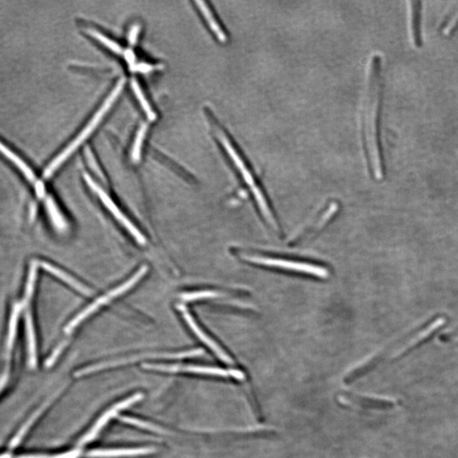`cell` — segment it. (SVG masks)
<instances>
[{"mask_svg": "<svg viewBox=\"0 0 458 458\" xmlns=\"http://www.w3.org/2000/svg\"><path fill=\"white\" fill-rule=\"evenodd\" d=\"M381 57L373 55L369 66L368 90L362 111V138L366 159L374 177L383 178L385 158L381 142Z\"/></svg>", "mask_w": 458, "mask_h": 458, "instance_id": "6da1fadb", "label": "cell"}, {"mask_svg": "<svg viewBox=\"0 0 458 458\" xmlns=\"http://www.w3.org/2000/svg\"><path fill=\"white\" fill-rule=\"evenodd\" d=\"M213 130L215 131V134H216L217 141L220 143L222 148H224L230 161L232 162L235 169L241 173L243 180L250 187V191H252L255 199H256L262 213H264L265 217L268 219L271 224L274 226L276 224V222L273 220L272 213H271L268 204H266L264 194L257 185L256 179H255L252 169H250L245 155L243 154L242 150L241 151L238 148L237 145H235L232 139L230 138L222 127L218 125H214L213 123Z\"/></svg>", "mask_w": 458, "mask_h": 458, "instance_id": "7a4b0ae2", "label": "cell"}, {"mask_svg": "<svg viewBox=\"0 0 458 458\" xmlns=\"http://www.w3.org/2000/svg\"><path fill=\"white\" fill-rule=\"evenodd\" d=\"M124 83L125 79H122L121 81H119L117 86L115 87L113 91L111 92L108 98H107L106 101L103 102L101 108H99L97 113H95L94 117L90 122L89 124L86 126L85 129H83L80 134H79L78 136L76 138L74 141L71 142L53 162L50 163V166L47 167L45 173H43V176H45V178H50L52 175L55 173V171H57L59 167L70 157V155L73 154L74 151L90 137V135L92 133L94 132L99 123H101L103 117H105L106 114L108 113L110 107L113 106L115 99H117L119 95L122 93L123 87H124Z\"/></svg>", "mask_w": 458, "mask_h": 458, "instance_id": "3957f363", "label": "cell"}, {"mask_svg": "<svg viewBox=\"0 0 458 458\" xmlns=\"http://www.w3.org/2000/svg\"><path fill=\"white\" fill-rule=\"evenodd\" d=\"M204 352L201 349L191 350L188 352H183L178 353H145L141 354V355L133 356L126 358H122V359L101 362V364H95L93 366H87L86 368H83L75 373V377H81L87 375L94 372H97L99 370L106 369L108 368H113V366H117L118 365L129 364V362H134L138 360L143 359V358H149V357H169V358H183V357H197L201 355Z\"/></svg>", "mask_w": 458, "mask_h": 458, "instance_id": "277c9868", "label": "cell"}, {"mask_svg": "<svg viewBox=\"0 0 458 458\" xmlns=\"http://www.w3.org/2000/svg\"><path fill=\"white\" fill-rule=\"evenodd\" d=\"M245 260L253 264L272 266V268L282 269L286 270L296 271V272L313 275L320 278H326L329 273L327 269L321 266H313L312 264H304V262H298L292 261L281 260V259H273L262 257H245Z\"/></svg>", "mask_w": 458, "mask_h": 458, "instance_id": "5b68a950", "label": "cell"}, {"mask_svg": "<svg viewBox=\"0 0 458 458\" xmlns=\"http://www.w3.org/2000/svg\"><path fill=\"white\" fill-rule=\"evenodd\" d=\"M143 368L158 370V371L164 372H189L200 374H206V375L220 376V377H233L241 380L243 374L237 370H225L218 368H212V366H201L193 365H162V364H143Z\"/></svg>", "mask_w": 458, "mask_h": 458, "instance_id": "8992f818", "label": "cell"}, {"mask_svg": "<svg viewBox=\"0 0 458 458\" xmlns=\"http://www.w3.org/2000/svg\"><path fill=\"white\" fill-rule=\"evenodd\" d=\"M85 179L90 188L99 195V197L101 198V200L107 208L110 210V212L114 215L115 217L117 218L127 230L129 231V233L133 235L135 240H136L139 244L145 245L146 242L145 237H143V234L135 228L132 222H131L129 219L122 214L121 210L117 208V206L115 205V203L110 200L108 194H107L101 187L97 185L89 175L85 174Z\"/></svg>", "mask_w": 458, "mask_h": 458, "instance_id": "52a82bcc", "label": "cell"}, {"mask_svg": "<svg viewBox=\"0 0 458 458\" xmlns=\"http://www.w3.org/2000/svg\"><path fill=\"white\" fill-rule=\"evenodd\" d=\"M143 395L141 393H138L136 395L127 398V399L115 405L113 408H111L106 413L103 414V416L99 418V420L93 426L89 432L86 434L85 436L82 438L80 441H79V445H85L87 443H90V441H93L95 437L97 436L98 434L101 432V430L103 428L111 418L117 416L119 413L122 411L130 406L136 403V402L143 399Z\"/></svg>", "mask_w": 458, "mask_h": 458, "instance_id": "ba28073f", "label": "cell"}, {"mask_svg": "<svg viewBox=\"0 0 458 458\" xmlns=\"http://www.w3.org/2000/svg\"><path fill=\"white\" fill-rule=\"evenodd\" d=\"M178 308L181 310L183 316L185 317L186 322H188L190 329L193 330L194 333L196 334V336L200 338L203 343L206 344L210 350H213V352L216 353V355L220 358L221 360L227 362V364H232V360H231V358L227 355L224 350H222L220 346L216 343V342L213 341L212 338H210L209 336H207L206 334L202 331V330L200 329V327L196 324V322H194L193 317H191L190 314L188 313V310H186L185 306L178 305Z\"/></svg>", "mask_w": 458, "mask_h": 458, "instance_id": "9c48e42d", "label": "cell"}, {"mask_svg": "<svg viewBox=\"0 0 458 458\" xmlns=\"http://www.w3.org/2000/svg\"><path fill=\"white\" fill-rule=\"evenodd\" d=\"M157 452L155 448L133 449L94 450L86 454L87 458H115L148 455Z\"/></svg>", "mask_w": 458, "mask_h": 458, "instance_id": "30bf717a", "label": "cell"}, {"mask_svg": "<svg viewBox=\"0 0 458 458\" xmlns=\"http://www.w3.org/2000/svg\"><path fill=\"white\" fill-rule=\"evenodd\" d=\"M410 5H411V27L413 43L417 48H422L424 45L423 31H422L423 2L420 1V0H412Z\"/></svg>", "mask_w": 458, "mask_h": 458, "instance_id": "8fae6325", "label": "cell"}, {"mask_svg": "<svg viewBox=\"0 0 458 458\" xmlns=\"http://www.w3.org/2000/svg\"><path fill=\"white\" fill-rule=\"evenodd\" d=\"M195 3H196L198 9L201 10L203 17H204L207 24H208L210 29L213 31V33L216 36L219 42L222 43H227L229 41L228 35H227L224 29L219 24L213 11L210 10L206 3L199 0V1H195Z\"/></svg>", "mask_w": 458, "mask_h": 458, "instance_id": "7c38bea8", "label": "cell"}, {"mask_svg": "<svg viewBox=\"0 0 458 458\" xmlns=\"http://www.w3.org/2000/svg\"><path fill=\"white\" fill-rule=\"evenodd\" d=\"M38 264L41 265L43 269H45L50 273L55 275V276L59 278V280L66 282V284L73 287L75 289L78 290L79 292L85 294V296H92V294H93V292H91L90 289H87V287L83 286L80 282L75 280L73 277H71L70 275L63 272L61 269L55 268V266L47 264L45 262H39Z\"/></svg>", "mask_w": 458, "mask_h": 458, "instance_id": "4fadbf2b", "label": "cell"}, {"mask_svg": "<svg viewBox=\"0 0 458 458\" xmlns=\"http://www.w3.org/2000/svg\"><path fill=\"white\" fill-rule=\"evenodd\" d=\"M110 301V299L108 296H102L99 298L97 301H95L93 304L87 306V308L83 310L81 313H79L74 320H71L69 325L66 327L65 332L67 334L71 333L73 330L77 327L80 322L85 320L86 317L93 314L95 310H98L101 306L105 305Z\"/></svg>", "mask_w": 458, "mask_h": 458, "instance_id": "5bb4252c", "label": "cell"}, {"mask_svg": "<svg viewBox=\"0 0 458 458\" xmlns=\"http://www.w3.org/2000/svg\"><path fill=\"white\" fill-rule=\"evenodd\" d=\"M26 330L27 345H29V364L34 368L37 364V350H36V336L33 317H31L29 310H27L26 313Z\"/></svg>", "mask_w": 458, "mask_h": 458, "instance_id": "9a60e30c", "label": "cell"}, {"mask_svg": "<svg viewBox=\"0 0 458 458\" xmlns=\"http://www.w3.org/2000/svg\"><path fill=\"white\" fill-rule=\"evenodd\" d=\"M0 153L5 155L7 159H9L10 162H13L14 164L17 166L20 170L22 171V173L25 175L26 178L29 179L30 182H35L36 177L30 167L27 166L26 163L22 160L21 158L17 157V155H15L14 152H12L9 148H7L5 145H3L1 142H0Z\"/></svg>", "mask_w": 458, "mask_h": 458, "instance_id": "2e32d148", "label": "cell"}, {"mask_svg": "<svg viewBox=\"0 0 458 458\" xmlns=\"http://www.w3.org/2000/svg\"><path fill=\"white\" fill-rule=\"evenodd\" d=\"M148 271V266H143L141 269L138 271V273L134 275L133 278H131L130 280L124 284L122 285L118 288L111 290V292L107 294L111 300V299L121 296L123 293H125L127 290L132 288V287L136 284V282L141 280V278L147 273Z\"/></svg>", "mask_w": 458, "mask_h": 458, "instance_id": "e0dca14e", "label": "cell"}, {"mask_svg": "<svg viewBox=\"0 0 458 458\" xmlns=\"http://www.w3.org/2000/svg\"><path fill=\"white\" fill-rule=\"evenodd\" d=\"M21 310L22 305L15 304L14 306L13 310H12L10 320L9 332H8L7 337V350H9V352L14 344L15 333H17V329L18 318L20 313H21Z\"/></svg>", "mask_w": 458, "mask_h": 458, "instance_id": "ac0fdd59", "label": "cell"}, {"mask_svg": "<svg viewBox=\"0 0 458 458\" xmlns=\"http://www.w3.org/2000/svg\"><path fill=\"white\" fill-rule=\"evenodd\" d=\"M46 208L54 225L58 229H65L66 222L64 221L61 213L59 212L57 204L51 197L46 199Z\"/></svg>", "mask_w": 458, "mask_h": 458, "instance_id": "d6986e66", "label": "cell"}, {"mask_svg": "<svg viewBox=\"0 0 458 458\" xmlns=\"http://www.w3.org/2000/svg\"><path fill=\"white\" fill-rule=\"evenodd\" d=\"M132 87L135 95H136L139 103H141V105L143 107V110H145V113L147 114V117H148L150 121L155 120V118H157V115H155L154 110L151 109V106H150L148 101H147V99L145 97V94H143L141 87H139L136 79H133Z\"/></svg>", "mask_w": 458, "mask_h": 458, "instance_id": "ffe728a7", "label": "cell"}, {"mask_svg": "<svg viewBox=\"0 0 458 458\" xmlns=\"http://www.w3.org/2000/svg\"><path fill=\"white\" fill-rule=\"evenodd\" d=\"M147 130H148V125H147L146 123H143L141 127V129L138 131L136 138H135L132 150V160L135 163L141 161L143 142V139H145Z\"/></svg>", "mask_w": 458, "mask_h": 458, "instance_id": "44dd1931", "label": "cell"}, {"mask_svg": "<svg viewBox=\"0 0 458 458\" xmlns=\"http://www.w3.org/2000/svg\"><path fill=\"white\" fill-rule=\"evenodd\" d=\"M87 33H89V34L92 36V37L96 39V41H98L99 43H101L102 45L108 48V49L110 50L111 51H113L114 53L117 55L122 54L123 52L122 48L120 45H119L118 43L114 42L113 41H111V39H110L109 38L106 37L105 35L99 33L98 31L90 29L87 30Z\"/></svg>", "mask_w": 458, "mask_h": 458, "instance_id": "7402d4cb", "label": "cell"}, {"mask_svg": "<svg viewBox=\"0 0 458 458\" xmlns=\"http://www.w3.org/2000/svg\"><path fill=\"white\" fill-rule=\"evenodd\" d=\"M120 420L122 422H124V423L137 426V427L150 430V431L157 433H166L165 430L158 427V426H155L150 423H145V422L136 420V418L134 417H120Z\"/></svg>", "mask_w": 458, "mask_h": 458, "instance_id": "603a6c76", "label": "cell"}, {"mask_svg": "<svg viewBox=\"0 0 458 458\" xmlns=\"http://www.w3.org/2000/svg\"><path fill=\"white\" fill-rule=\"evenodd\" d=\"M37 266H38V262H34V264H31V266L29 280H27V288H26V296H25L26 303H27V302L30 301V299L34 294L36 276H37Z\"/></svg>", "mask_w": 458, "mask_h": 458, "instance_id": "cb8c5ba5", "label": "cell"}, {"mask_svg": "<svg viewBox=\"0 0 458 458\" xmlns=\"http://www.w3.org/2000/svg\"><path fill=\"white\" fill-rule=\"evenodd\" d=\"M219 296H220V294H219L217 292H210V290H205V292H201L183 294H182L181 298L183 299V301H194L202 300V299L215 298Z\"/></svg>", "mask_w": 458, "mask_h": 458, "instance_id": "d4e9b609", "label": "cell"}, {"mask_svg": "<svg viewBox=\"0 0 458 458\" xmlns=\"http://www.w3.org/2000/svg\"><path fill=\"white\" fill-rule=\"evenodd\" d=\"M85 152L87 163H89L90 169L94 171V173L96 174L97 176H99L103 182H106V178L103 177L102 171L101 169H99L96 159H95L93 152H92L91 150L90 149V147H87Z\"/></svg>", "mask_w": 458, "mask_h": 458, "instance_id": "484cf974", "label": "cell"}, {"mask_svg": "<svg viewBox=\"0 0 458 458\" xmlns=\"http://www.w3.org/2000/svg\"><path fill=\"white\" fill-rule=\"evenodd\" d=\"M159 66H154L149 65V64L141 63L138 65H134V66L130 67V70L132 71H141V73H147L150 71H152L155 69H158Z\"/></svg>", "mask_w": 458, "mask_h": 458, "instance_id": "4316f807", "label": "cell"}, {"mask_svg": "<svg viewBox=\"0 0 458 458\" xmlns=\"http://www.w3.org/2000/svg\"><path fill=\"white\" fill-rule=\"evenodd\" d=\"M139 31H141V26L138 24H135L131 27L129 34V43L131 46H134L136 43Z\"/></svg>", "mask_w": 458, "mask_h": 458, "instance_id": "83f0119b", "label": "cell"}, {"mask_svg": "<svg viewBox=\"0 0 458 458\" xmlns=\"http://www.w3.org/2000/svg\"><path fill=\"white\" fill-rule=\"evenodd\" d=\"M66 345V343L65 341L62 342L61 345L58 346L57 349L55 350V352L53 354H52V356L49 358V361H48V365H51L53 364L55 360L57 359V357L59 356V354L62 353V350L65 346Z\"/></svg>", "mask_w": 458, "mask_h": 458, "instance_id": "f1b7e54d", "label": "cell"}, {"mask_svg": "<svg viewBox=\"0 0 458 458\" xmlns=\"http://www.w3.org/2000/svg\"><path fill=\"white\" fill-rule=\"evenodd\" d=\"M125 58L127 63L129 64L130 67L134 66L135 55L132 50H127L125 53Z\"/></svg>", "mask_w": 458, "mask_h": 458, "instance_id": "f546056e", "label": "cell"}, {"mask_svg": "<svg viewBox=\"0 0 458 458\" xmlns=\"http://www.w3.org/2000/svg\"><path fill=\"white\" fill-rule=\"evenodd\" d=\"M36 192H37L38 197L43 198L45 196V187H43L42 182H38L36 185Z\"/></svg>", "mask_w": 458, "mask_h": 458, "instance_id": "4dcf8cb0", "label": "cell"}, {"mask_svg": "<svg viewBox=\"0 0 458 458\" xmlns=\"http://www.w3.org/2000/svg\"><path fill=\"white\" fill-rule=\"evenodd\" d=\"M7 382V375L2 376L0 378V392H1V389L3 388V386L6 385Z\"/></svg>", "mask_w": 458, "mask_h": 458, "instance_id": "1f68e13d", "label": "cell"}, {"mask_svg": "<svg viewBox=\"0 0 458 458\" xmlns=\"http://www.w3.org/2000/svg\"><path fill=\"white\" fill-rule=\"evenodd\" d=\"M457 29H458V19H457V21L455 22V24H454V25L452 27V29H451V31H450L449 34H455L456 31H457Z\"/></svg>", "mask_w": 458, "mask_h": 458, "instance_id": "d6a6232c", "label": "cell"}, {"mask_svg": "<svg viewBox=\"0 0 458 458\" xmlns=\"http://www.w3.org/2000/svg\"><path fill=\"white\" fill-rule=\"evenodd\" d=\"M35 214H36V206L35 205H33V206L31 207V214H30L31 220H34L35 217Z\"/></svg>", "mask_w": 458, "mask_h": 458, "instance_id": "836d02e7", "label": "cell"}]
</instances>
